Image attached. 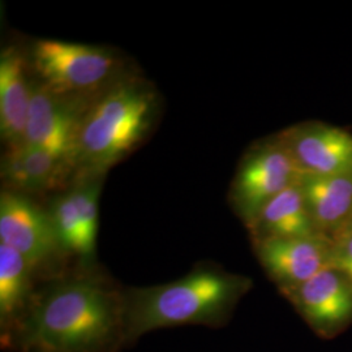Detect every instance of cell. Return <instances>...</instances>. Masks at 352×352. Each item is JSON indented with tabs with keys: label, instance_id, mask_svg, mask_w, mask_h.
<instances>
[{
	"label": "cell",
	"instance_id": "15",
	"mask_svg": "<svg viewBox=\"0 0 352 352\" xmlns=\"http://www.w3.org/2000/svg\"><path fill=\"white\" fill-rule=\"evenodd\" d=\"M32 85L26 78L24 56L16 49L0 56V133L7 146L24 142L32 101Z\"/></svg>",
	"mask_w": 352,
	"mask_h": 352
},
{
	"label": "cell",
	"instance_id": "18",
	"mask_svg": "<svg viewBox=\"0 0 352 352\" xmlns=\"http://www.w3.org/2000/svg\"><path fill=\"white\" fill-rule=\"evenodd\" d=\"M350 232H352V222L351 223H350V226H349V228H347V231H346V232H344L343 235H346V234H350ZM343 235H342V236H343Z\"/></svg>",
	"mask_w": 352,
	"mask_h": 352
},
{
	"label": "cell",
	"instance_id": "4",
	"mask_svg": "<svg viewBox=\"0 0 352 352\" xmlns=\"http://www.w3.org/2000/svg\"><path fill=\"white\" fill-rule=\"evenodd\" d=\"M32 62L39 81L54 93L72 100H98L111 88L119 72L113 51L56 39H38Z\"/></svg>",
	"mask_w": 352,
	"mask_h": 352
},
{
	"label": "cell",
	"instance_id": "13",
	"mask_svg": "<svg viewBox=\"0 0 352 352\" xmlns=\"http://www.w3.org/2000/svg\"><path fill=\"white\" fill-rule=\"evenodd\" d=\"M74 168L71 161L25 141L8 146L1 160V176L17 192L58 188Z\"/></svg>",
	"mask_w": 352,
	"mask_h": 352
},
{
	"label": "cell",
	"instance_id": "8",
	"mask_svg": "<svg viewBox=\"0 0 352 352\" xmlns=\"http://www.w3.org/2000/svg\"><path fill=\"white\" fill-rule=\"evenodd\" d=\"M280 294L322 340H333L352 325V286L334 267Z\"/></svg>",
	"mask_w": 352,
	"mask_h": 352
},
{
	"label": "cell",
	"instance_id": "16",
	"mask_svg": "<svg viewBox=\"0 0 352 352\" xmlns=\"http://www.w3.org/2000/svg\"><path fill=\"white\" fill-rule=\"evenodd\" d=\"M34 274L19 252L0 243V340L10 336L33 302Z\"/></svg>",
	"mask_w": 352,
	"mask_h": 352
},
{
	"label": "cell",
	"instance_id": "1",
	"mask_svg": "<svg viewBox=\"0 0 352 352\" xmlns=\"http://www.w3.org/2000/svg\"><path fill=\"white\" fill-rule=\"evenodd\" d=\"M1 346L13 352H120L126 347L124 292L89 274L55 280L36 294Z\"/></svg>",
	"mask_w": 352,
	"mask_h": 352
},
{
	"label": "cell",
	"instance_id": "7",
	"mask_svg": "<svg viewBox=\"0 0 352 352\" xmlns=\"http://www.w3.org/2000/svg\"><path fill=\"white\" fill-rule=\"evenodd\" d=\"M91 103L59 96L41 81L32 85L24 141L71 161L80 128Z\"/></svg>",
	"mask_w": 352,
	"mask_h": 352
},
{
	"label": "cell",
	"instance_id": "6",
	"mask_svg": "<svg viewBox=\"0 0 352 352\" xmlns=\"http://www.w3.org/2000/svg\"><path fill=\"white\" fill-rule=\"evenodd\" d=\"M0 243L19 252L36 273L49 269L64 254L49 213L11 190L0 196Z\"/></svg>",
	"mask_w": 352,
	"mask_h": 352
},
{
	"label": "cell",
	"instance_id": "11",
	"mask_svg": "<svg viewBox=\"0 0 352 352\" xmlns=\"http://www.w3.org/2000/svg\"><path fill=\"white\" fill-rule=\"evenodd\" d=\"M100 177H84L78 186L52 202L49 217L65 254L89 264L94 258L98 234Z\"/></svg>",
	"mask_w": 352,
	"mask_h": 352
},
{
	"label": "cell",
	"instance_id": "17",
	"mask_svg": "<svg viewBox=\"0 0 352 352\" xmlns=\"http://www.w3.org/2000/svg\"><path fill=\"white\" fill-rule=\"evenodd\" d=\"M333 267L342 273L352 286V232L334 241Z\"/></svg>",
	"mask_w": 352,
	"mask_h": 352
},
{
	"label": "cell",
	"instance_id": "12",
	"mask_svg": "<svg viewBox=\"0 0 352 352\" xmlns=\"http://www.w3.org/2000/svg\"><path fill=\"white\" fill-rule=\"evenodd\" d=\"M302 188L317 232L336 241L352 222V168L327 176H302Z\"/></svg>",
	"mask_w": 352,
	"mask_h": 352
},
{
	"label": "cell",
	"instance_id": "14",
	"mask_svg": "<svg viewBox=\"0 0 352 352\" xmlns=\"http://www.w3.org/2000/svg\"><path fill=\"white\" fill-rule=\"evenodd\" d=\"M245 227L253 244L265 240L321 236L307 206L302 182L272 199Z\"/></svg>",
	"mask_w": 352,
	"mask_h": 352
},
{
	"label": "cell",
	"instance_id": "2",
	"mask_svg": "<svg viewBox=\"0 0 352 352\" xmlns=\"http://www.w3.org/2000/svg\"><path fill=\"white\" fill-rule=\"evenodd\" d=\"M251 279L214 266H199L173 282L124 292L126 346L142 336L183 325L225 327Z\"/></svg>",
	"mask_w": 352,
	"mask_h": 352
},
{
	"label": "cell",
	"instance_id": "9",
	"mask_svg": "<svg viewBox=\"0 0 352 352\" xmlns=\"http://www.w3.org/2000/svg\"><path fill=\"white\" fill-rule=\"evenodd\" d=\"M302 176H327L352 168V133L321 122H304L278 133Z\"/></svg>",
	"mask_w": 352,
	"mask_h": 352
},
{
	"label": "cell",
	"instance_id": "3",
	"mask_svg": "<svg viewBox=\"0 0 352 352\" xmlns=\"http://www.w3.org/2000/svg\"><path fill=\"white\" fill-rule=\"evenodd\" d=\"M157 98L138 80H119L91 103L80 128L75 168L100 177L133 151L151 131Z\"/></svg>",
	"mask_w": 352,
	"mask_h": 352
},
{
	"label": "cell",
	"instance_id": "5",
	"mask_svg": "<svg viewBox=\"0 0 352 352\" xmlns=\"http://www.w3.org/2000/svg\"><path fill=\"white\" fill-rule=\"evenodd\" d=\"M302 179L278 135L261 141L245 154L238 168L231 188L234 209L247 226L267 202Z\"/></svg>",
	"mask_w": 352,
	"mask_h": 352
},
{
	"label": "cell",
	"instance_id": "10",
	"mask_svg": "<svg viewBox=\"0 0 352 352\" xmlns=\"http://www.w3.org/2000/svg\"><path fill=\"white\" fill-rule=\"evenodd\" d=\"M253 247L265 273L280 292L333 267L334 241L324 236L265 240Z\"/></svg>",
	"mask_w": 352,
	"mask_h": 352
}]
</instances>
